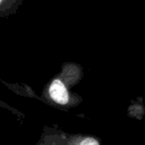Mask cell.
<instances>
[{
  "instance_id": "3957f363",
  "label": "cell",
  "mask_w": 145,
  "mask_h": 145,
  "mask_svg": "<svg viewBox=\"0 0 145 145\" xmlns=\"http://www.w3.org/2000/svg\"><path fill=\"white\" fill-rule=\"evenodd\" d=\"M79 145H99V142L93 138H85L81 142Z\"/></svg>"
},
{
  "instance_id": "7a4b0ae2",
  "label": "cell",
  "mask_w": 145,
  "mask_h": 145,
  "mask_svg": "<svg viewBox=\"0 0 145 145\" xmlns=\"http://www.w3.org/2000/svg\"><path fill=\"white\" fill-rule=\"evenodd\" d=\"M22 4L23 0H0V18L15 15Z\"/></svg>"
},
{
  "instance_id": "6da1fadb",
  "label": "cell",
  "mask_w": 145,
  "mask_h": 145,
  "mask_svg": "<svg viewBox=\"0 0 145 145\" xmlns=\"http://www.w3.org/2000/svg\"><path fill=\"white\" fill-rule=\"evenodd\" d=\"M49 94L52 100H54L58 104L65 105L69 102L68 90L65 86L64 82L59 78H56L52 81L49 88Z\"/></svg>"
}]
</instances>
